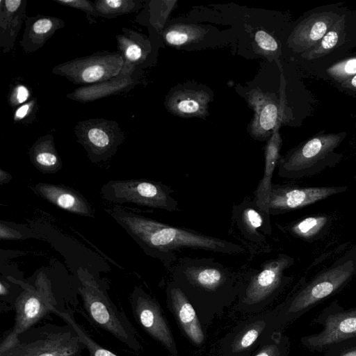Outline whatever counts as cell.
<instances>
[{"instance_id": "cell-1", "label": "cell", "mask_w": 356, "mask_h": 356, "mask_svg": "<svg viewBox=\"0 0 356 356\" xmlns=\"http://www.w3.org/2000/svg\"><path fill=\"white\" fill-rule=\"evenodd\" d=\"M106 211L149 256L160 260L170 270L184 250L236 255L247 252L245 247L193 229L173 226L137 214L120 207Z\"/></svg>"}, {"instance_id": "cell-2", "label": "cell", "mask_w": 356, "mask_h": 356, "mask_svg": "<svg viewBox=\"0 0 356 356\" xmlns=\"http://www.w3.org/2000/svg\"><path fill=\"white\" fill-rule=\"evenodd\" d=\"M356 277V247L352 248L310 280L302 282L280 307L277 325L284 326L340 292Z\"/></svg>"}, {"instance_id": "cell-3", "label": "cell", "mask_w": 356, "mask_h": 356, "mask_svg": "<svg viewBox=\"0 0 356 356\" xmlns=\"http://www.w3.org/2000/svg\"><path fill=\"white\" fill-rule=\"evenodd\" d=\"M77 278L78 293L90 320L131 350L140 352L142 346L136 331L125 313L110 298L106 285L81 267L77 270Z\"/></svg>"}, {"instance_id": "cell-4", "label": "cell", "mask_w": 356, "mask_h": 356, "mask_svg": "<svg viewBox=\"0 0 356 356\" xmlns=\"http://www.w3.org/2000/svg\"><path fill=\"white\" fill-rule=\"evenodd\" d=\"M22 291L14 302V325L7 331L1 343L13 341L24 331L35 326L41 321L49 318L56 312H73L77 305L72 298L59 294L54 290L51 281L40 273L32 284H22Z\"/></svg>"}, {"instance_id": "cell-5", "label": "cell", "mask_w": 356, "mask_h": 356, "mask_svg": "<svg viewBox=\"0 0 356 356\" xmlns=\"http://www.w3.org/2000/svg\"><path fill=\"white\" fill-rule=\"evenodd\" d=\"M169 270L186 296H231L241 282L240 275L213 258H178Z\"/></svg>"}, {"instance_id": "cell-6", "label": "cell", "mask_w": 356, "mask_h": 356, "mask_svg": "<svg viewBox=\"0 0 356 356\" xmlns=\"http://www.w3.org/2000/svg\"><path fill=\"white\" fill-rule=\"evenodd\" d=\"M86 346L69 323L35 325L0 343V356H83Z\"/></svg>"}, {"instance_id": "cell-7", "label": "cell", "mask_w": 356, "mask_h": 356, "mask_svg": "<svg viewBox=\"0 0 356 356\" xmlns=\"http://www.w3.org/2000/svg\"><path fill=\"white\" fill-rule=\"evenodd\" d=\"M345 133L316 136L290 151L278 162V175L286 179H300L320 173L334 166L341 155L334 150L343 140Z\"/></svg>"}, {"instance_id": "cell-8", "label": "cell", "mask_w": 356, "mask_h": 356, "mask_svg": "<svg viewBox=\"0 0 356 356\" xmlns=\"http://www.w3.org/2000/svg\"><path fill=\"white\" fill-rule=\"evenodd\" d=\"M100 193L104 199L118 204L132 203L170 212L179 211L173 190L160 181L147 179L112 180Z\"/></svg>"}, {"instance_id": "cell-9", "label": "cell", "mask_w": 356, "mask_h": 356, "mask_svg": "<svg viewBox=\"0 0 356 356\" xmlns=\"http://www.w3.org/2000/svg\"><path fill=\"white\" fill-rule=\"evenodd\" d=\"M323 327L318 333L301 337L310 351L323 353L332 346L356 336V307L346 309L337 300L331 302L313 319Z\"/></svg>"}, {"instance_id": "cell-10", "label": "cell", "mask_w": 356, "mask_h": 356, "mask_svg": "<svg viewBox=\"0 0 356 356\" xmlns=\"http://www.w3.org/2000/svg\"><path fill=\"white\" fill-rule=\"evenodd\" d=\"M124 65V58L118 51H101L57 65L51 72L74 84L90 86L117 76Z\"/></svg>"}, {"instance_id": "cell-11", "label": "cell", "mask_w": 356, "mask_h": 356, "mask_svg": "<svg viewBox=\"0 0 356 356\" xmlns=\"http://www.w3.org/2000/svg\"><path fill=\"white\" fill-rule=\"evenodd\" d=\"M74 131L88 159L95 163L111 158L125 138L117 122L103 118L79 121Z\"/></svg>"}, {"instance_id": "cell-12", "label": "cell", "mask_w": 356, "mask_h": 356, "mask_svg": "<svg viewBox=\"0 0 356 356\" xmlns=\"http://www.w3.org/2000/svg\"><path fill=\"white\" fill-rule=\"evenodd\" d=\"M229 232L252 252L266 251L270 248L267 237L272 234L270 214L259 208L254 199H245L233 207Z\"/></svg>"}, {"instance_id": "cell-13", "label": "cell", "mask_w": 356, "mask_h": 356, "mask_svg": "<svg viewBox=\"0 0 356 356\" xmlns=\"http://www.w3.org/2000/svg\"><path fill=\"white\" fill-rule=\"evenodd\" d=\"M294 259L280 253L261 264L259 268L250 272L243 291L244 299L250 303L264 301L277 295L290 282L284 271L293 265Z\"/></svg>"}, {"instance_id": "cell-14", "label": "cell", "mask_w": 356, "mask_h": 356, "mask_svg": "<svg viewBox=\"0 0 356 356\" xmlns=\"http://www.w3.org/2000/svg\"><path fill=\"white\" fill-rule=\"evenodd\" d=\"M347 190V186L302 187L293 184H273L269 213L278 215L301 209Z\"/></svg>"}, {"instance_id": "cell-15", "label": "cell", "mask_w": 356, "mask_h": 356, "mask_svg": "<svg viewBox=\"0 0 356 356\" xmlns=\"http://www.w3.org/2000/svg\"><path fill=\"white\" fill-rule=\"evenodd\" d=\"M130 305L138 324L172 353V336L157 302L141 288L135 287L130 296Z\"/></svg>"}, {"instance_id": "cell-16", "label": "cell", "mask_w": 356, "mask_h": 356, "mask_svg": "<svg viewBox=\"0 0 356 356\" xmlns=\"http://www.w3.org/2000/svg\"><path fill=\"white\" fill-rule=\"evenodd\" d=\"M284 82L282 75L281 97L277 103L270 95L260 90H254L249 95L248 102L254 110V118L250 124L252 136L258 139L267 138L280 121L285 117Z\"/></svg>"}, {"instance_id": "cell-17", "label": "cell", "mask_w": 356, "mask_h": 356, "mask_svg": "<svg viewBox=\"0 0 356 356\" xmlns=\"http://www.w3.org/2000/svg\"><path fill=\"white\" fill-rule=\"evenodd\" d=\"M334 12L315 13L303 19L289 38V45L296 52H305L314 47L339 18Z\"/></svg>"}, {"instance_id": "cell-18", "label": "cell", "mask_w": 356, "mask_h": 356, "mask_svg": "<svg viewBox=\"0 0 356 356\" xmlns=\"http://www.w3.org/2000/svg\"><path fill=\"white\" fill-rule=\"evenodd\" d=\"M35 192L49 202L70 213L94 217L92 208L77 191L63 185L38 183Z\"/></svg>"}, {"instance_id": "cell-19", "label": "cell", "mask_w": 356, "mask_h": 356, "mask_svg": "<svg viewBox=\"0 0 356 356\" xmlns=\"http://www.w3.org/2000/svg\"><path fill=\"white\" fill-rule=\"evenodd\" d=\"M26 0L0 1V47L3 53L10 51L25 22Z\"/></svg>"}, {"instance_id": "cell-20", "label": "cell", "mask_w": 356, "mask_h": 356, "mask_svg": "<svg viewBox=\"0 0 356 356\" xmlns=\"http://www.w3.org/2000/svg\"><path fill=\"white\" fill-rule=\"evenodd\" d=\"M282 122L283 120L280 121L275 126L266 144L264 172L254 197L257 206L268 214H270L269 201L273 185L272 177L280 159V152L282 146V138L279 129Z\"/></svg>"}, {"instance_id": "cell-21", "label": "cell", "mask_w": 356, "mask_h": 356, "mask_svg": "<svg viewBox=\"0 0 356 356\" xmlns=\"http://www.w3.org/2000/svg\"><path fill=\"white\" fill-rule=\"evenodd\" d=\"M133 72V67H124L117 76L95 84L78 88L67 94L66 97L86 103L129 90L135 83L131 77Z\"/></svg>"}, {"instance_id": "cell-22", "label": "cell", "mask_w": 356, "mask_h": 356, "mask_svg": "<svg viewBox=\"0 0 356 356\" xmlns=\"http://www.w3.org/2000/svg\"><path fill=\"white\" fill-rule=\"evenodd\" d=\"M19 44L26 53L42 48L56 31L65 26V22L56 17L38 15L27 17Z\"/></svg>"}, {"instance_id": "cell-23", "label": "cell", "mask_w": 356, "mask_h": 356, "mask_svg": "<svg viewBox=\"0 0 356 356\" xmlns=\"http://www.w3.org/2000/svg\"><path fill=\"white\" fill-rule=\"evenodd\" d=\"M209 101V95L203 90H177L167 101L166 107L180 117L204 118L208 115Z\"/></svg>"}, {"instance_id": "cell-24", "label": "cell", "mask_w": 356, "mask_h": 356, "mask_svg": "<svg viewBox=\"0 0 356 356\" xmlns=\"http://www.w3.org/2000/svg\"><path fill=\"white\" fill-rule=\"evenodd\" d=\"M168 296L182 328L195 344L203 342L204 334L195 312L184 293L172 282L168 286Z\"/></svg>"}, {"instance_id": "cell-25", "label": "cell", "mask_w": 356, "mask_h": 356, "mask_svg": "<svg viewBox=\"0 0 356 356\" xmlns=\"http://www.w3.org/2000/svg\"><path fill=\"white\" fill-rule=\"evenodd\" d=\"M32 164L43 173H56L62 168V161L55 147L54 136H42L29 149Z\"/></svg>"}, {"instance_id": "cell-26", "label": "cell", "mask_w": 356, "mask_h": 356, "mask_svg": "<svg viewBox=\"0 0 356 356\" xmlns=\"http://www.w3.org/2000/svg\"><path fill=\"white\" fill-rule=\"evenodd\" d=\"M116 36L119 53L124 58V67H133L143 62L149 52V44L145 37L129 29Z\"/></svg>"}, {"instance_id": "cell-27", "label": "cell", "mask_w": 356, "mask_h": 356, "mask_svg": "<svg viewBox=\"0 0 356 356\" xmlns=\"http://www.w3.org/2000/svg\"><path fill=\"white\" fill-rule=\"evenodd\" d=\"M330 222L331 220L327 216L318 215L307 217L285 227L279 225V227L296 237L314 240L324 235L328 230Z\"/></svg>"}, {"instance_id": "cell-28", "label": "cell", "mask_w": 356, "mask_h": 356, "mask_svg": "<svg viewBox=\"0 0 356 356\" xmlns=\"http://www.w3.org/2000/svg\"><path fill=\"white\" fill-rule=\"evenodd\" d=\"M345 27V16H341L333 24L323 38L312 48L303 52L302 56L307 60L315 59L327 54L339 42Z\"/></svg>"}, {"instance_id": "cell-29", "label": "cell", "mask_w": 356, "mask_h": 356, "mask_svg": "<svg viewBox=\"0 0 356 356\" xmlns=\"http://www.w3.org/2000/svg\"><path fill=\"white\" fill-rule=\"evenodd\" d=\"M206 30L193 24H176L170 26L163 33L165 41L172 46H181L201 40Z\"/></svg>"}, {"instance_id": "cell-30", "label": "cell", "mask_w": 356, "mask_h": 356, "mask_svg": "<svg viewBox=\"0 0 356 356\" xmlns=\"http://www.w3.org/2000/svg\"><path fill=\"white\" fill-rule=\"evenodd\" d=\"M95 4L99 17L111 19L136 12L141 7L135 0H97Z\"/></svg>"}, {"instance_id": "cell-31", "label": "cell", "mask_w": 356, "mask_h": 356, "mask_svg": "<svg viewBox=\"0 0 356 356\" xmlns=\"http://www.w3.org/2000/svg\"><path fill=\"white\" fill-rule=\"evenodd\" d=\"M73 312H56L54 314L57 315L66 323H69L77 332L81 340L86 346L88 352V356H119L111 350H109L102 345L97 343L86 330L75 321Z\"/></svg>"}, {"instance_id": "cell-32", "label": "cell", "mask_w": 356, "mask_h": 356, "mask_svg": "<svg viewBox=\"0 0 356 356\" xmlns=\"http://www.w3.org/2000/svg\"><path fill=\"white\" fill-rule=\"evenodd\" d=\"M327 73L334 80L342 83L356 75V57L331 65L327 70Z\"/></svg>"}, {"instance_id": "cell-33", "label": "cell", "mask_w": 356, "mask_h": 356, "mask_svg": "<svg viewBox=\"0 0 356 356\" xmlns=\"http://www.w3.org/2000/svg\"><path fill=\"white\" fill-rule=\"evenodd\" d=\"M154 4L151 6V16L153 19L152 22L154 27L159 31L163 26L165 19L168 17V14L173 8L176 1H152Z\"/></svg>"}, {"instance_id": "cell-34", "label": "cell", "mask_w": 356, "mask_h": 356, "mask_svg": "<svg viewBox=\"0 0 356 356\" xmlns=\"http://www.w3.org/2000/svg\"><path fill=\"white\" fill-rule=\"evenodd\" d=\"M254 40L258 49L265 55L274 56L279 51V45L276 40L264 30L257 31Z\"/></svg>"}, {"instance_id": "cell-35", "label": "cell", "mask_w": 356, "mask_h": 356, "mask_svg": "<svg viewBox=\"0 0 356 356\" xmlns=\"http://www.w3.org/2000/svg\"><path fill=\"white\" fill-rule=\"evenodd\" d=\"M323 356H356V336L332 346Z\"/></svg>"}, {"instance_id": "cell-36", "label": "cell", "mask_w": 356, "mask_h": 356, "mask_svg": "<svg viewBox=\"0 0 356 356\" xmlns=\"http://www.w3.org/2000/svg\"><path fill=\"white\" fill-rule=\"evenodd\" d=\"M56 3L78 9L86 13L89 20L92 17H99V13L97 10L95 2L87 0H54Z\"/></svg>"}, {"instance_id": "cell-37", "label": "cell", "mask_w": 356, "mask_h": 356, "mask_svg": "<svg viewBox=\"0 0 356 356\" xmlns=\"http://www.w3.org/2000/svg\"><path fill=\"white\" fill-rule=\"evenodd\" d=\"M30 97L29 89L22 84L16 85L8 96V102L13 108L25 104Z\"/></svg>"}, {"instance_id": "cell-38", "label": "cell", "mask_w": 356, "mask_h": 356, "mask_svg": "<svg viewBox=\"0 0 356 356\" xmlns=\"http://www.w3.org/2000/svg\"><path fill=\"white\" fill-rule=\"evenodd\" d=\"M37 108L38 104L35 99L26 102L15 110L13 116L14 121L15 122H23L28 118L33 117Z\"/></svg>"}, {"instance_id": "cell-39", "label": "cell", "mask_w": 356, "mask_h": 356, "mask_svg": "<svg viewBox=\"0 0 356 356\" xmlns=\"http://www.w3.org/2000/svg\"><path fill=\"white\" fill-rule=\"evenodd\" d=\"M26 236L27 235L22 232L21 230L8 225L6 222L1 221L0 237L1 239H19Z\"/></svg>"}, {"instance_id": "cell-40", "label": "cell", "mask_w": 356, "mask_h": 356, "mask_svg": "<svg viewBox=\"0 0 356 356\" xmlns=\"http://www.w3.org/2000/svg\"><path fill=\"white\" fill-rule=\"evenodd\" d=\"M259 330L257 328H251L248 330L242 337L240 341V347L246 348L250 346L257 339L259 336Z\"/></svg>"}, {"instance_id": "cell-41", "label": "cell", "mask_w": 356, "mask_h": 356, "mask_svg": "<svg viewBox=\"0 0 356 356\" xmlns=\"http://www.w3.org/2000/svg\"><path fill=\"white\" fill-rule=\"evenodd\" d=\"M341 86L345 88L356 90V75L343 82Z\"/></svg>"}, {"instance_id": "cell-42", "label": "cell", "mask_w": 356, "mask_h": 356, "mask_svg": "<svg viewBox=\"0 0 356 356\" xmlns=\"http://www.w3.org/2000/svg\"><path fill=\"white\" fill-rule=\"evenodd\" d=\"M11 175L8 174L7 172L3 171L2 169L0 170V183L3 184V183H7L10 181L11 179Z\"/></svg>"}, {"instance_id": "cell-43", "label": "cell", "mask_w": 356, "mask_h": 356, "mask_svg": "<svg viewBox=\"0 0 356 356\" xmlns=\"http://www.w3.org/2000/svg\"><path fill=\"white\" fill-rule=\"evenodd\" d=\"M275 353H278V350H263L261 351L256 356H273V355H275Z\"/></svg>"}]
</instances>
